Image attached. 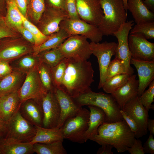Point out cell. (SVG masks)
<instances>
[{
	"label": "cell",
	"mask_w": 154,
	"mask_h": 154,
	"mask_svg": "<svg viewBox=\"0 0 154 154\" xmlns=\"http://www.w3.org/2000/svg\"></svg>",
	"instance_id": "cell-58"
},
{
	"label": "cell",
	"mask_w": 154,
	"mask_h": 154,
	"mask_svg": "<svg viewBox=\"0 0 154 154\" xmlns=\"http://www.w3.org/2000/svg\"><path fill=\"white\" fill-rule=\"evenodd\" d=\"M9 62L1 60L0 62V80L10 74L13 71L12 68Z\"/></svg>",
	"instance_id": "cell-47"
},
{
	"label": "cell",
	"mask_w": 154,
	"mask_h": 154,
	"mask_svg": "<svg viewBox=\"0 0 154 154\" xmlns=\"http://www.w3.org/2000/svg\"><path fill=\"white\" fill-rule=\"evenodd\" d=\"M6 126L4 141L29 143L36 132L35 125L25 119L19 110L6 123Z\"/></svg>",
	"instance_id": "cell-5"
},
{
	"label": "cell",
	"mask_w": 154,
	"mask_h": 154,
	"mask_svg": "<svg viewBox=\"0 0 154 154\" xmlns=\"http://www.w3.org/2000/svg\"><path fill=\"white\" fill-rule=\"evenodd\" d=\"M87 39L82 35L70 36L58 48L66 58L77 60H87L92 54Z\"/></svg>",
	"instance_id": "cell-8"
},
{
	"label": "cell",
	"mask_w": 154,
	"mask_h": 154,
	"mask_svg": "<svg viewBox=\"0 0 154 154\" xmlns=\"http://www.w3.org/2000/svg\"><path fill=\"white\" fill-rule=\"evenodd\" d=\"M143 146L145 153L154 154V139L153 134L150 133L148 138Z\"/></svg>",
	"instance_id": "cell-48"
},
{
	"label": "cell",
	"mask_w": 154,
	"mask_h": 154,
	"mask_svg": "<svg viewBox=\"0 0 154 154\" xmlns=\"http://www.w3.org/2000/svg\"><path fill=\"white\" fill-rule=\"evenodd\" d=\"M104 16L98 27L103 35H112L127 21V14L122 0H101Z\"/></svg>",
	"instance_id": "cell-4"
},
{
	"label": "cell",
	"mask_w": 154,
	"mask_h": 154,
	"mask_svg": "<svg viewBox=\"0 0 154 154\" xmlns=\"http://www.w3.org/2000/svg\"><path fill=\"white\" fill-rule=\"evenodd\" d=\"M124 5V8L127 11V0H122Z\"/></svg>",
	"instance_id": "cell-55"
},
{
	"label": "cell",
	"mask_w": 154,
	"mask_h": 154,
	"mask_svg": "<svg viewBox=\"0 0 154 154\" xmlns=\"http://www.w3.org/2000/svg\"><path fill=\"white\" fill-rule=\"evenodd\" d=\"M1 41H0V47L1 46Z\"/></svg>",
	"instance_id": "cell-56"
},
{
	"label": "cell",
	"mask_w": 154,
	"mask_h": 154,
	"mask_svg": "<svg viewBox=\"0 0 154 154\" xmlns=\"http://www.w3.org/2000/svg\"><path fill=\"white\" fill-rule=\"evenodd\" d=\"M62 143L59 141L46 143H35L33 144L34 151L37 154H66Z\"/></svg>",
	"instance_id": "cell-30"
},
{
	"label": "cell",
	"mask_w": 154,
	"mask_h": 154,
	"mask_svg": "<svg viewBox=\"0 0 154 154\" xmlns=\"http://www.w3.org/2000/svg\"><path fill=\"white\" fill-rule=\"evenodd\" d=\"M6 13L5 20L9 26L15 30L17 27L23 25L19 11L15 0H6Z\"/></svg>",
	"instance_id": "cell-29"
},
{
	"label": "cell",
	"mask_w": 154,
	"mask_h": 154,
	"mask_svg": "<svg viewBox=\"0 0 154 154\" xmlns=\"http://www.w3.org/2000/svg\"><path fill=\"white\" fill-rule=\"evenodd\" d=\"M117 43L105 41L102 43H90L92 53L97 58L99 65L100 80L98 88H102L106 78L107 71L112 56H115Z\"/></svg>",
	"instance_id": "cell-9"
},
{
	"label": "cell",
	"mask_w": 154,
	"mask_h": 154,
	"mask_svg": "<svg viewBox=\"0 0 154 154\" xmlns=\"http://www.w3.org/2000/svg\"><path fill=\"white\" fill-rule=\"evenodd\" d=\"M121 110L137 123L139 129V138L147 134L149 111L141 103L138 96L126 103Z\"/></svg>",
	"instance_id": "cell-17"
},
{
	"label": "cell",
	"mask_w": 154,
	"mask_h": 154,
	"mask_svg": "<svg viewBox=\"0 0 154 154\" xmlns=\"http://www.w3.org/2000/svg\"><path fill=\"white\" fill-rule=\"evenodd\" d=\"M66 11L69 18L72 19H79L76 0H66Z\"/></svg>",
	"instance_id": "cell-42"
},
{
	"label": "cell",
	"mask_w": 154,
	"mask_h": 154,
	"mask_svg": "<svg viewBox=\"0 0 154 154\" xmlns=\"http://www.w3.org/2000/svg\"><path fill=\"white\" fill-rule=\"evenodd\" d=\"M139 33L147 39L154 38V21L136 24L130 31V34Z\"/></svg>",
	"instance_id": "cell-36"
},
{
	"label": "cell",
	"mask_w": 154,
	"mask_h": 154,
	"mask_svg": "<svg viewBox=\"0 0 154 154\" xmlns=\"http://www.w3.org/2000/svg\"><path fill=\"white\" fill-rule=\"evenodd\" d=\"M127 6L136 24L154 21V13L145 6L142 0H127Z\"/></svg>",
	"instance_id": "cell-23"
},
{
	"label": "cell",
	"mask_w": 154,
	"mask_h": 154,
	"mask_svg": "<svg viewBox=\"0 0 154 154\" xmlns=\"http://www.w3.org/2000/svg\"><path fill=\"white\" fill-rule=\"evenodd\" d=\"M142 1L148 9L154 13V0H142Z\"/></svg>",
	"instance_id": "cell-53"
},
{
	"label": "cell",
	"mask_w": 154,
	"mask_h": 154,
	"mask_svg": "<svg viewBox=\"0 0 154 154\" xmlns=\"http://www.w3.org/2000/svg\"><path fill=\"white\" fill-rule=\"evenodd\" d=\"M67 58L66 68L60 89L74 99L92 90L90 87L94 82V71L89 61Z\"/></svg>",
	"instance_id": "cell-1"
},
{
	"label": "cell",
	"mask_w": 154,
	"mask_h": 154,
	"mask_svg": "<svg viewBox=\"0 0 154 154\" xmlns=\"http://www.w3.org/2000/svg\"><path fill=\"white\" fill-rule=\"evenodd\" d=\"M120 112L123 118L125 121L131 131L134 133L135 138L139 139V129L136 122L122 110H120Z\"/></svg>",
	"instance_id": "cell-43"
},
{
	"label": "cell",
	"mask_w": 154,
	"mask_h": 154,
	"mask_svg": "<svg viewBox=\"0 0 154 154\" xmlns=\"http://www.w3.org/2000/svg\"><path fill=\"white\" fill-rule=\"evenodd\" d=\"M130 64L137 70L139 78L138 96H140L154 80V60L147 61L131 58Z\"/></svg>",
	"instance_id": "cell-19"
},
{
	"label": "cell",
	"mask_w": 154,
	"mask_h": 154,
	"mask_svg": "<svg viewBox=\"0 0 154 154\" xmlns=\"http://www.w3.org/2000/svg\"><path fill=\"white\" fill-rule=\"evenodd\" d=\"M39 62L37 56L31 55H25L19 60L17 65L19 71L27 73L37 66Z\"/></svg>",
	"instance_id": "cell-39"
},
{
	"label": "cell",
	"mask_w": 154,
	"mask_h": 154,
	"mask_svg": "<svg viewBox=\"0 0 154 154\" xmlns=\"http://www.w3.org/2000/svg\"><path fill=\"white\" fill-rule=\"evenodd\" d=\"M76 1L80 19L98 27L104 16L101 0H76Z\"/></svg>",
	"instance_id": "cell-15"
},
{
	"label": "cell",
	"mask_w": 154,
	"mask_h": 154,
	"mask_svg": "<svg viewBox=\"0 0 154 154\" xmlns=\"http://www.w3.org/2000/svg\"><path fill=\"white\" fill-rule=\"evenodd\" d=\"M122 74H127L125 67L121 60L115 57L111 61L108 66L106 80L109 79L114 76Z\"/></svg>",
	"instance_id": "cell-38"
},
{
	"label": "cell",
	"mask_w": 154,
	"mask_h": 154,
	"mask_svg": "<svg viewBox=\"0 0 154 154\" xmlns=\"http://www.w3.org/2000/svg\"><path fill=\"white\" fill-rule=\"evenodd\" d=\"M18 91L0 97V121L7 123L19 110Z\"/></svg>",
	"instance_id": "cell-22"
},
{
	"label": "cell",
	"mask_w": 154,
	"mask_h": 154,
	"mask_svg": "<svg viewBox=\"0 0 154 154\" xmlns=\"http://www.w3.org/2000/svg\"><path fill=\"white\" fill-rule=\"evenodd\" d=\"M15 30L19 33L25 39L34 46L35 43L34 38L31 32L23 25L17 27Z\"/></svg>",
	"instance_id": "cell-45"
},
{
	"label": "cell",
	"mask_w": 154,
	"mask_h": 154,
	"mask_svg": "<svg viewBox=\"0 0 154 154\" xmlns=\"http://www.w3.org/2000/svg\"><path fill=\"white\" fill-rule=\"evenodd\" d=\"M69 37L64 30L60 28L58 32L50 35L49 38L42 44L33 47L32 54L36 56L43 51L58 48Z\"/></svg>",
	"instance_id": "cell-27"
},
{
	"label": "cell",
	"mask_w": 154,
	"mask_h": 154,
	"mask_svg": "<svg viewBox=\"0 0 154 154\" xmlns=\"http://www.w3.org/2000/svg\"><path fill=\"white\" fill-rule=\"evenodd\" d=\"M147 130L150 133L154 135V119H149L147 122Z\"/></svg>",
	"instance_id": "cell-54"
},
{
	"label": "cell",
	"mask_w": 154,
	"mask_h": 154,
	"mask_svg": "<svg viewBox=\"0 0 154 154\" xmlns=\"http://www.w3.org/2000/svg\"><path fill=\"white\" fill-rule=\"evenodd\" d=\"M37 56L39 60L52 68L55 66L65 58L58 48L43 51Z\"/></svg>",
	"instance_id": "cell-33"
},
{
	"label": "cell",
	"mask_w": 154,
	"mask_h": 154,
	"mask_svg": "<svg viewBox=\"0 0 154 154\" xmlns=\"http://www.w3.org/2000/svg\"><path fill=\"white\" fill-rule=\"evenodd\" d=\"M23 78V72L13 71L0 81V97L18 90Z\"/></svg>",
	"instance_id": "cell-26"
},
{
	"label": "cell",
	"mask_w": 154,
	"mask_h": 154,
	"mask_svg": "<svg viewBox=\"0 0 154 154\" xmlns=\"http://www.w3.org/2000/svg\"><path fill=\"white\" fill-rule=\"evenodd\" d=\"M45 8L44 0H29L27 11L28 19L36 25Z\"/></svg>",
	"instance_id": "cell-32"
},
{
	"label": "cell",
	"mask_w": 154,
	"mask_h": 154,
	"mask_svg": "<svg viewBox=\"0 0 154 154\" xmlns=\"http://www.w3.org/2000/svg\"><path fill=\"white\" fill-rule=\"evenodd\" d=\"M33 46L22 36L9 38L1 41L0 59L8 62L33 52Z\"/></svg>",
	"instance_id": "cell-11"
},
{
	"label": "cell",
	"mask_w": 154,
	"mask_h": 154,
	"mask_svg": "<svg viewBox=\"0 0 154 154\" xmlns=\"http://www.w3.org/2000/svg\"><path fill=\"white\" fill-rule=\"evenodd\" d=\"M90 111L82 108L75 116L68 120L61 128L63 137L72 142L83 143L84 134L88 128Z\"/></svg>",
	"instance_id": "cell-6"
},
{
	"label": "cell",
	"mask_w": 154,
	"mask_h": 154,
	"mask_svg": "<svg viewBox=\"0 0 154 154\" xmlns=\"http://www.w3.org/2000/svg\"><path fill=\"white\" fill-rule=\"evenodd\" d=\"M128 41L131 58L147 61L154 60V43L139 33L130 34Z\"/></svg>",
	"instance_id": "cell-14"
},
{
	"label": "cell",
	"mask_w": 154,
	"mask_h": 154,
	"mask_svg": "<svg viewBox=\"0 0 154 154\" xmlns=\"http://www.w3.org/2000/svg\"><path fill=\"white\" fill-rule=\"evenodd\" d=\"M1 60L0 59V62H1Z\"/></svg>",
	"instance_id": "cell-57"
},
{
	"label": "cell",
	"mask_w": 154,
	"mask_h": 154,
	"mask_svg": "<svg viewBox=\"0 0 154 154\" xmlns=\"http://www.w3.org/2000/svg\"><path fill=\"white\" fill-rule=\"evenodd\" d=\"M60 27L66 32L69 37L75 35H82L90 40L91 42H99L102 40L103 36L98 27L81 19L67 18L60 23Z\"/></svg>",
	"instance_id": "cell-10"
},
{
	"label": "cell",
	"mask_w": 154,
	"mask_h": 154,
	"mask_svg": "<svg viewBox=\"0 0 154 154\" xmlns=\"http://www.w3.org/2000/svg\"><path fill=\"white\" fill-rule=\"evenodd\" d=\"M37 66L27 73L23 84L18 91L21 103L28 100L33 99L42 104V99L48 92L39 78Z\"/></svg>",
	"instance_id": "cell-7"
},
{
	"label": "cell",
	"mask_w": 154,
	"mask_h": 154,
	"mask_svg": "<svg viewBox=\"0 0 154 154\" xmlns=\"http://www.w3.org/2000/svg\"><path fill=\"white\" fill-rule=\"evenodd\" d=\"M67 18L68 16L66 11L46 7L36 26L43 34L49 36L59 31L60 23Z\"/></svg>",
	"instance_id": "cell-13"
},
{
	"label": "cell",
	"mask_w": 154,
	"mask_h": 154,
	"mask_svg": "<svg viewBox=\"0 0 154 154\" xmlns=\"http://www.w3.org/2000/svg\"><path fill=\"white\" fill-rule=\"evenodd\" d=\"M35 126L36 132L30 143H46L59 141L63 142L64 138L61 128H46Z\"/></svg>",
	"instance_id": "cell-24"
},
{
	"label": "cell",
	"mask_w": 154,
	"mask_h": 154,
	"mask_svg": "<svg viewBox=\"0 0 154 154\" xmlns=\"http://www.w3.org/2000/svg\"><path fill=\"white\" fill-rule=\"evenodd\" d=\"M99 148L96 153L97 154H113L112 151V149L114 147L110 144H104L101 145Z\"/></svg>",
	"instance_id": "cell-50"
},
{
	"label": "cell",
	"mask_w": 154,
	"mask_h": 154,
	"mask_svg": "<svg viewBox=\"0 0 154 154\" xmlns=\"http://www.w3.org/2000/svg\"><path fill=\"white\" fill-rule=\"evenodd\" d=\"M42 106L43 112L42 127H57L60 115V109L54 92H48L43 97Z\"/></svg>",
	"instance_id": "cell-16"
},
{
	"label": "cell",
	"mask_w": 154,
	"mask_h": 154,
	"mask_svg": "<svg viewBox=\"0 0 154 154\" xmlns=\"http://www.w3.org/2000/svg\"><path fill=\"white\" fill-rule=\"evenodd\" d=\"M21 36L19 33L7 24L5 17H0V41L7 38Z\"/></svg>",
	"instance_id": "cell-40"
},
{
	"label": "cell",
	"mask_w": 154,
	"mask_h": 154,
	"mask_svg": "<svg viewBox=\"0 0 154 154\" xmlns=\"http://www.w3.org/2000/svg\"><path fill=\"white\" fill-rule=\"evenodd\" d=\"M6 13V0H0V17H5Z\"/></svg>",
	"instance_id": "cell-52"
},
{
	"label": "cell",
	"mask_w": 154,
	"mask_h": 154,
	"mask_svg": "<svg viewBox=\"0 0 154 154\" xmlns=\"http://www.w3.org/2000/svg\"><path fill=\"white\" fill-rule=\"evenodd\" d=\"M54 93L60 107V117L57 127L60 128L68 120L76 115L82 108L62 90L56 88Z\"/></svg>",
	"instance_id": "cell-18"
},
{
	"label": "cell",
	"mask_w": 154,
	"mask_h": 154,
	"mask_svg": "<svg viewBox=\"0 0 154 154\" xmlns=\"http://www.w3.org/2000/svg\"><path fill=\"white\" fill-rule=\"evenodd\" d=\"M128 152L131 154H144L141 141L138 139L135 138L134 142L130 147L127 149Z\"/></svg>",
	"instance_id": "cell-44"
},
{
	"label": "cell",
	"mask_w": 154,
	"mask_h": 154,
	"mask_svg": "<svg viewBox=\"0 0 154 154\" xmlns=\"http://www.w3.org/2000/svg\"><path fill=\"white\" fill-rule=\"evenodd\" d=\"M19 111L22 116L35 126L42 127L43 112L42 104L33 99L22 102Z\"/></svg>",
	"instance_id": "cell-21"
},
{
	"label": "cell",
	"mask_w": 154,
	"mask_h": 154,
	"mask_svg": "<svg viewBox=\"0 0 154 154\" xmlns=\"http://www.w3.org/2000/svg\"><path fill=\"white\" fill-rule=\"evenodd\" d=\"M136 75L132 74L118 89L110 94L121 110L127 102L138 96L139 81Z\"/></svg>",
	"instance_id": "cell-20"
},
{
	"label": "cell",
	"mask_w": 154,
	"mask_h": 154,
	"mask_svg": "<svg viewBox=\"0 0 154 154\" xmlns=\"http://www.w3.org/2000/svg\"><path fill=\"white\" fill-rule=\"evenodd\" d=\"M67 62V59L65 57L55 66L52 68L53 83L56 88L60 89Z\"/></svg>",
	"instance_id": "cell-37"
},
{
	"label": "cell",
	"mask_w": 154,
	"mask_h": 154,
	"mask_svg": "<svg viewBox=\"0 0 154 154\" xmlns=\"http://www.w3.org/2000/svg\"><path fill=\"white\" fill-rule=\"evenodd\" d=\"M44 1L46 7L58 8L66 11V0H44Z\"/></svg>",
	"instance_id": "cell-46"
},
{
	"label": "cell",
	"mask_w": 154,
	"mask_h": 154,
	"mask_svg": "<svg viewBox=\"0 0 154 154\" xmlns=\"http://www.w3.org/2000/svg\"><path fill=\"white\" fill-rule=\"evenodd\" d=\"M130 76L127 74L114 76L106 80L102 88L106 93L111 94L124 84L128 80Z\"/></svg>",
	"instance_id": "cell-34"
},
{
	"label": "cell",
	"mask_w": 154,
	"mask_h": 154,
	"mask_svg": "<svg viewBox=\"0 0 154 154\" xmlns=\"http://www.w3.org/2000/svg\"><path fill=\"white\" fill-rule=\"evenodd\" d=\"M149 86L148 89L139 96L141 102L148 111L150 109L152 103L154 101V80Z\"/></svg>",
	"instance_id": "cell-41"
},
{
	"label": "cell",
	"mask_w": 154,
	"mask_h": 154,
	"mask_svg": "<svg viewBox=\"0 0 154 154\" xmlns=\"http://www.w3.org/2000/svg\"><path fill=\"white\" fill-rule=\"evenodd\" d=\"M6 130V123L0 121V145L4 141Z\"/></svg>",
	"instance_id": "cell-51"
},
{
	"label": "cell",
	"mask_w": 154,
	"mask_h": 154,
	"mask_svg": "<svg viewBox=\"0 0 154 154\" xmlns=\"http://www.w3.org/2000/svg\"><path fill=\"white\" fill-rule=\"evenodd\" d=\"M37 71L41 82L46 91L54 92L56 88L53 83L52 67L39 60Z\"/></svg>",
	"instance_id": "cell-31"
},
{
	"label": "cell",
	"mask_w": 154,
	"mask_h": 154,
	"mask_svg": "<svg viewBox=\"0 0 154 154\" xmlns=\"http://www.w3.org/2000/svg\"><path fill=\"white\" fill-rule=\"evenodd\" d=\"M15 1L20 13L28 19L27 11L29 0H15Z\"/></svg>",
	"instance_id": "cell-49"
},
{
	"label": "cell",
	"mask_w": 154,
	"mask_h": 154,
	"mask_svg": "<svg viewBox=\"0 0 154 154\" xmlns=\"http://www.w3.org/2000/svg\"><path fill=\"white\" fill-rule=\"evenodd\" d=\"M97 134L89 139L100 145L110 144L118 153L127 151L135 138L134 133L123 119L110 123L104 122L98 129Z\"/></svg>",
	"instance_id": "cell-2"
},
{
	"label": "cell",
	"mask_w": 154,
	"mask_h": 154,
	"mask_svg": "<svg viewBox=\"0 0 154 154\" xmlns=\"http://www.w3.org/2000/svg\"><path fill=\"white\" fill-rule=\"evenodd\" d=\"M88 106L90 110V117L88 127L84 134V142L97 134L98 128L105 122L106 117L105 113L99 108L91 106Z\"/></svg>",
	"instance_id": "cell-25"
},
{
	"label": "cell",
	"mask_w": 154,
	"mask_h": 154,
	"mask_svg": "<svg viewBox=\"0 0 154 154\" xmlns=\"http://www.w3.org/2000/svg\"><path fill=\"white\" fill-rule=\"evenodd\" d=\"M73 99L81 107L91 106L101 109L106 115L105 122L110 123L123 119L120 108L111 94L95 92L91 90Z\"/></svg>",
	"instance_id": "cell-3"
},
{
	"label": "cell",
	"mask_w": 154,
	"mask_h": 154,
	"mask_svg": "<svg viewBox=\"0 0 154 154\" xmlns=\"http://www.w3.org/2000/svg\"><path fill=\"white\" fill-rule=\"evenodd\" d=\"M134 21L133 20L127 21L122 24L113 35L117 38L118 41L115 57L122 61L127 74L130 76L133 74L134 69L130 66L131 57L129 48L128 38L129 33L134 25Z\"/></svg>",
	"instance_id": "cell-12"
},
{
	"label": "cell",
	"mask_w": 154,
	"mask_h": 154,
	"mask_svg": "<svg viewBox=\"0 0 154 154\" xmlns=\"http://www.w3.org/2000/svg\"><path fill=\"white\" fill-rule=\"evenodd\" d=\"M19 12L23 26L31 32L34 38L35 43L33 47L40 45L49 38L50 35L47 36L43 34L36 25L31 22Z\"/></svg>",
	"instance_id": "cell-35"
},
{
	"label": "cell",
	"mask_w": 154,
	"mask_h": 154,
	"mask_svg": "<svg viewBox=\"0 0 154 154\" xmlns=\"http://www.w3.org/2000/svg\"><path fill=\"white\" fill-rule=\"evenodd\" d=\"M34 152L30 143L4 141L0 145V154H31Z\"/></svg>",
	"instance_id": "cell-28"
}]
</instances>
